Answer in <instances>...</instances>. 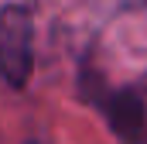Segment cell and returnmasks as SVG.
<instances>
[{
	"label": "cell",
	"instance_id": "2",
	"mask_svg": "<svg viewBox=\"0 0 147 144\" xmlns=\"http://www.w3.org/2000/svg\"><path fill=\"white\" fill-rule=\"evenodd\" d=\"M34 72V10L7 3L0 10V82L24 89Z\"/></svg>",
	"mask_w": 147,
	"mask_h": 144
},
{
	"label": "cell",
	"instance_id": "1",
	"mask_svg": "<svg viewBox=\"0 0 147 144\" xmlns=\"http://www.w3.org/2000/svg\"><path fill=\"white\" fill-rule=\"evenodd\" d=\"M82 96L103 113L110 130L127 144H147V89L144 86H106L96 72L82 75Z\"/></svg>",
	"mask_w": 147,
	"mask_h": 144
}]
</instances>
